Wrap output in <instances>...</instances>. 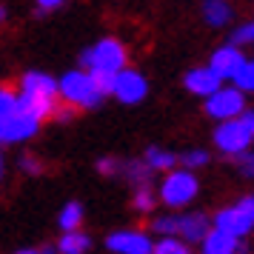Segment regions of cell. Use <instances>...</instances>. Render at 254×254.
Returning a JSON list of instances; mask_svg holds the SVG:
<instances>
[{
	"label": "cell",
	"mask_w": 254,
	"mask_h": 254,
	"mask_svg": "<svg viewBox=\"0 0 254 254\" xmlns=\"http://www.w3.org/2000/svg\"><path fill=\"white\" fill-rule=\"evenodd\" d=\"M60 80H55L46 71H26L20 80V109L37 120H46L58 112Z\"/></svg>",
	"instance_id": "cell-1"
},
{
	"label": "cell",
	"mask_w": 254,
	"mask_h": 254,
	"mask_svg": "<svg viewBox=\"0 0 254 254\" xmlns=\"http://www.w3.org/2000/svg\"><path fill=\"white\" fill-rule=\"evenodd\" d=\"M60 97L74 109H94L103 103L106 94L97 89L89 69H71L60 77Z\"/></svg>",
	"instance_id": "cell-2"
},
{
	"label": "cell",
	"mask_w": 254,
	"mask_h": 254,
	"mask_svg": "<svg viewBox=\"0 0 254 254\" xmlns=\"http://www.w3.org/2000/svg\"><path fill=\"white\" fill-rule=\"evenodd\" d=\"M80 66L89 71H123L126 69V46L115 37H103L80 55Z\"/></svg>",
	"instance_id": "cell-3"
},
{
	"label": "cell",
	"mask_w": 254,
	"mask_h": 254,
	"mask_svg": "<svg viewBox=\"0 0 254 254\" xmlns=\"http://www.w3.org/2000/svg\"><path fill=\"white\" fill-rule=\"evenodd\" d=\"M197 191H200V183H197L191 169H172V172H166L157 194H160L163 206L183 208L197 197Z\"/></svg>",
	"instance_id": "cell-4"
},
{
	"label": "cell",
	"mask_w": 254,
	"mask_h": 254,
	"mask_svg": "<svg viewBox=\"0 0 254 254\" xmlns=\"http://www.w3.org/2000/svg\"><path fill=\"white\" fill-rule=\"evenodd\" d=\"M252 143H254V134H252V128L243 123V117L223 120L214 128V146L223 154H229V157H240L246 151H252Z\"/></svg>",
	"instance_id": "cell-5"
},
{
	"label": "cell",
	"mask_w": 254,
	"mask_h": 254,
	"mask_svg": "<svg viewBox=\"0 0 254 254\" xmlns=\"http://www.w3.org/2000/svg\"><path fill=\"white\" fill-rule=\"evenodd\" d=\"M243 112H246V92L237 86H220L211 97H206V115L217 123L243 117Z\"/></svg>",
	"instance_id": "cell-6"
},
{
	"label": "cell",
	"mask_w": 254,
	"mask_h": 254,
	"mask_svg": "<svg viewBox=\"0 0 254 254\" xmlns=\"http://www.w3.org/2000/svg\"><path fill=\"white\" fill-rule=\"evenodd\" d=\"M214 226L223 231H229V234H234V237H249L254 229V211L252 206L246 203V197L243 200H237L234 206H226L220 208L217 214H214Z\"/></svg>",
	"instance_id": "cell-7"
},
{
	"label": "cell",
	"mask_w": 254,
	"mask_h": 254,
	"mask_svg": "<svg viewBox=\"0 0 254 254\" xmlns=\"http://www.w3.org/2000/svg\"><path fill=\"white\" fill-rule=\"evenodd\" d=\"M40 128V120L32 117L29 112L17 109L14 115L0 117V140L3 143H23V140H32Z\"/></svg>",
	"instance_id": "cell-8"
},
{
	"label": "cell",
	"mask_w": 254,
	"mask_h": 254,
	"mask_svg": "<svg viewBox=\"0 0 254 254\" xmlns=\"http://www.w3.org/2000/svg\"><path fill=\"white\" fill-rule=\"evenodd\" d=\"M106 249L112 254H154V240L146 231L123 229L106 237Z\"/></svg>",
	"instance_id": "cell-9"
},
{
	"label": "cell",
	"mask_w": 254,
	"mask_h": 254,
	"mask_svg": "<svg viewBox=\"0 0 254 254\" xmlns=\"http://www.w3.org/2000/svg\"><path fill=\"white\" fill-rule=\"evenodd\" d=\"M146 94H149V80L134 69H123L117 71V83H115V97L120 103L126 106H137L146 100Z\"/></svg>",
	"instance_id": "cell-10"
},
{
	"label": "cell",
	"mask_w": 254,
	"mask_h": 254,
	"mask_svg": "<svg viewBox=\"0 0 254 254\" xmlns=\"http://www.w3.org/2000/svg\"><path fill=\"white\" fill-rule=\"evenodd\" d=\"M214 229V220L203 214V211H186V214H177V237H183L189 246L191 243H200L206 240V234Z\"/></svg>",
	"instance_id": "cell-11"
},
{
	"label": "cell",
	"mask_w": 254,
	"mask_h": 254,
	"mask_svg": "<svg viewBox=\"0 0 254 254\" xmlns=\"http://www.w3.org/2000/svg\"><path fill=\"white\" fill-rule=\"evenodd\" d=\"M208 66L217 71L223 80H234V77H237V71L246 66V58H243L240 46L229 43V46H220L217 52L211 55V63H208Z\"/></svg>",
	"instance_id": "cell-12"
},
{
	"label": "cell",
	"mask_w": 254,
	"mask_h": 254,
	"mask_svg": "<svg viewBox=\"0 0 254 254\" xmlns=\"http://www.w3.org/2000/svg\"><path fill=\"white\" fill-rule=\"evenodd\" d=\"M183 83H186V89H189L191 94H197V97H211V94L223 86V77H220L211 66H203V69L189 71Z\"/></svg>",
	"instance_id": "cell-13"
},
{
	"label": "cell",
	"mask_w": 254,
	"mask_h": 254,
	"mask_svg": "<svg viewBox=\"0 0 254 254\" xmlns=\"http://www.w3.org/2000/svg\"><path fill=\"white\" fill-rule=\"evenodd\" d=\"M200 254H240V237L214 226L200 243Z\"/></svg>",
	"instance_id": "cell-14"
},
{
	"label": "cell",
	"mask_w": 254,
	"mask_h": 254,
	"mask_svg": "<svg viewBox=\"0 0 254 254\" xmlns=\"http://www.w3.org/2000/svg\"><path fill=\"white\" fill-rule=\"evenodd\" d=\"M203 20L211 29H223L231 20V6L229 0H203Z\"/></svg>",
	"instance_id": "cell-15"
},
{
	"label": "cell",
	"mask_w": 254,
	"mask_h": 254,
	"mask_svg": "<svg viewBox=\"0 0 254 254\" xmlns=\"http://www.w3.org/2000/svg\"><path fill=\"white\" fill-rule=\"evenodd\" d=\"M58 249L60 254H89L92 249V237L86 231H63V237L58 240Z\"/></svg>",
	"instance_id": "cell-16"
},
{
	"label": "cell",
	"mask_w": 254,
	"mask_h": 254,
	"mask_svg": "<svg viewBox=\"0 0 254 254\" xmlns=\"http://www.w3.org/2000/svg\"><path fill=\"white\" fill-rule=\"evenodd\" d=\"M143 160L149 163V166L154 169V172H172V169H174V163L180 160V157H177L174 151H169V149H160V146H149V149H146V157H143Z\"/></svg>",
	"instance_id": "cell-17"
},
{
	"label": "cell",
	"mask_w": 254,
	"mask_h": 254,
	"mask_svg": "<svg viewBox=\"0 0 254 254\" xmlns=\"http://www.w3.org/2000/svg\"><path fill=\"white\" fill-rule=\"evenodd\" d=\"M58 223H60V229L63 231H77L80 229V223H83V206L77 203V200H69L66 206L60 208Z\"/></svg>",
	"instance_id": "cell-18"
},
{
	"label": "cell",
	"mask_w": 254,
	"mask_h": 254,
	"mask_svg": "<svg viewBox=\"0 0 254 254\" xmlns=\"http://www.w3.org/2000/svg\"><path fill=\"white\" fill-rule=\"evenodd\" d=\"M123 174L128 177V183H134V186H149L154 169H151L146 160H128V163H123Z\"/></svg>",
	"instance_id": "cell-19"
},
{
	"label": "cell",
	"mask_w": 254,
	"mask_h": 254,
	"mask_svg": "<svg viewBox=\"0 0 254 254\" xmlns=\"http://www.w3.org/2000/svg\"><path fill=\"white\" fill-rule=\"evenodd\" d=\"M157 197L149 186H137L134 189V197H131V206H134V211H140V214H149V211H154V206H157Z\"/></svg>",
	"instance_id": "cell-20"
},
{
	"label": "cell",
	"mask_w": 254,
	"mask_h": 254,
	"mask_svg": "<svg viewBox=\"0 0 254 254\" xmlns=\"http://www.w3.org/2000/svg\"><path fill=\"white\" fill-rule=\"evenodd\" d=\"M154 254H189V243L183 237H160V240L154 243Z\"/></svg>",
	"instance_id": "cell-21"
},
{
	"label": "cell",
	"mask_w": 254,
	"mask_h": 254,
	"mask_svg": "<svg viewBox=\"0 0 254 254\" xmlns=\"http://www.w3.org/2000/svg\"><path fill=\"white\" fill-rule=\"evenodd\" d=\"M151 229L157 231L160 237H172L177 234V214H160V217L151 220Z\"/></svg>",
	"instance_id": "cell-22"
},
{
	"label": "cell",
	"mask_w": 254,
	"mask_h": 254,
	"mask_svg": "<svg viewBox=\"0 0 254 254\" xmlns=\"http://www.w3.org/2000/svg\"><path fill=\"white\" fill-rule=\"evenodd\" d=\"M180 163H183V169H200V166H206L208 163V151L206 149H189L180 154Z\"/></svg>",
	"instance_id": "cell-23"
},
{
	"label": "cell",
	"mask_w": 254,
	"mask_h": 254,
	"mask_svg": "<svg viewBox=\"0 0 254 254\" xmlns=\"http://www.w3.org/2000/svg\"><path fill=\"white\" fill-rule=\"evenodd\" d=\"M234 86L243 89V92H254V60H246V66L237 71V77H234Z\"/></svg>",
	"instance_id": "cell-24"
},
{
	"label": "cell",
	"mask_w": 254,
	"mask_h": 254,
	"mask_svg": "<svg viewBox=\"0 0 254 254\" xmlns=\"http://www.w3.org/2000/svg\"><path fill=\"white\" fill-rule=\"evenodd\" d=\"M229 43H234V46H246V43H254V20H249V23L237 26L234 32H231V40Z\"/></svg>",
	"instance_id": "cell-25"
},
{
	"label": "cell",
	"mask_w": 254,
	"mask_h": 254,
	"mask_svg": "<svg viewBox=\"0 0 254 254\" xmlns=\"http://www.w3.org/2000/svg\"><path fill=\"white\" fill-rule=\"evenodd\" d=\"M94 83H97V89L103 94H115V83H117V74L115 71H92Z\"/></svg>",
	"instance_id": "cell-26"
},
{
	"label": "cell",
	"mask_w": 254,
	"mask_h": 254,
	"mask_svg": "<svg viewBox=\"0 0 254 254\" xmlns=\"http://www.w3.org/2000/svg\"><path fill=\"white\" fill-rule=\"evenodd\" d=\"M97 172L106 174V177H112V174L123 172V166H120V163H117L115 157H100V160H97Z\"/></svg>",
	"instance_id": "cell-27"
},
{
	"label": "cell",
	"mask_w": 254,
	"mask_h": 254,
	"mask_svg": "<svg viewBox=\"0 0 254 254\" xmlns=\"http://www.w3.org/2000/svg\"><path fill=\"white\" fill-rule=\"evenodd\" d=\"M17 166H20V172H26V174H40V169H43L35 154H23V157L17 160Z\"/></svg>",
	"instance_id": "cell-28"
},
{
	"label": "cell",
	"mask_w": 254,
	"mask_h": 254,
	"mask_svg": "<svg viewBox=\"0 0 254 254\" xmlns=\"http://www.w3.org/2000/svg\"><path fill=\"white\" fill-rule=\"evenodd\" d=\"M71 117H74V106H69V103H66V109H58L55 112V120H60V123H69Z\"/></svg>",
	"instance_id": "cell-29"
},
{
	"label": "cell",
	"mask_w": 254,
	"mask_h": 254,
	"mask_svg": "<svg viewBox=\"0 0 254 254\" xmlns=\"http://www.w3.org/2000/svg\"><path fill=\"white\" fill-rule=\"evenodd\" d=\"M35 3L40 6V9H58V6L66 3V0H35Z\"/></svg>",
	"instance_id": "cell-30"
},
{
	"label": "cell",
	"mask_w": 254,
	"mask_h": 254,
	"mask_svg": "<svg viewBox=\"0 0 254 254\" xmlns=\"http://www.w3.org/2000/svg\"><path fill=\"white\" fill-rule=\"evenodd\" d=\"M243 123L252 128V134H254V109H246V112H243Z\"/></svg>",
	"instance_id": "cell-31"
},
{
	"label": "cell",
	"mask_w": 254,
	"mask_h": 254,
	"mask_svg": "<svg viewBox=\"0 0 254 254\" xmlns=\"http://www.w3.org/2000/svg\"><path fill=\"white\" fill-rule=\"evenodd\" d=\"M40 254H60V249H58V246H43Z\"/></svg>",
	"instance_id": "cell-32"
},
{
	"label": "cell",
	"mask_w": 254,
	"mask_h": 254,
	"mask_svg": "<svg viewBox=\"0 0 254 254\" xmlns=\"http://www.w3.org/2000/svg\"><path fill=\"white\" fill-rule=\"evenodd\" d=\"M14 254H40V252H35V249H20V252H14Z\"/></svg>",
	"instance_id": "cell-33"
},
{
	"label": "cell",
	"mask_w": 254,
	"mask_h": 254,
	"mask_svg": "<svg viewBox=\"0 0 254 254\" xmlns=\"http://www.w3.org/2000/svg\"><path fill=\"white\" fill-rule=\"evenodd\" d=\"M246 203H249V206H252V211H254V194H252V197H246Z\"/></svg>",
	"instance_id": "cell-34"
}]
</instances>
